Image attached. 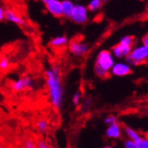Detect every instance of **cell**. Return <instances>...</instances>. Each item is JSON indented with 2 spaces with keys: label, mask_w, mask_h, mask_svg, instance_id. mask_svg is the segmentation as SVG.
<instances>
[{
  "label": "cell",
  "mask_w": 148,
  "mask_h": 148,
  "mask_svg": "<svg viewBox=\"0 0 148 148\" xmlns=\"http://www.w3.org/2000/svg\"><path fill=\"white\" fill-rule=\"evenodd\" d=\"M145 63L148 65V56H147V58H146V60H145Z\"/></svg>",
  "instance_id": "obj_31"
},
{
  "label": "cell",
  "mask_w": 148,
  "mask_h": 148,
  "mask_svg": "<svg viewBox=\"0 0 148 148\" xmlns=\"http://www.w3.org/2000/svg\"><path fill=\"white\" fill-rule=\"evenodd\" d=\"M148 56V47L145 45H140L132 48L130 54L125 58L126 62L130 66H138L145 62Z\"/></svg>",
  "instance_id": "obj_3"
},
{
  "label": "cell",
  "mask_w": 148,
  "mask_h": 148,
  "mask_svg": "<svg viewBox=\"0 0 148 148\" xmlns=\"http://www.w3.org/2000/svg\"><path fill=\"white\" fill-rule=\"evenodd\" d=\"M62 4V15L65 18L69 19V16L73 11L75 4L72 0H61Z\"/></svg>",
  "instance_id": "obj_13"
},
{
  "label": "cell",
  "mask_w": 148,
  "mask_h": 148,
  "mask_svg": "<svg viewBox=\"0 0 148 148\" xmlns=\"http://www.w3.org/2000/svg\"><path fill=\"white\" fill-rule=\"evenodd\" d=\"M69 49L71 54H73L75 57H83L86 55L89 50L90 46L88 44L79 41V40H73L70 43H69Z\"/></svg>",
  "instance_id": "obj_5"
},
{
  "label": "cell",
  "mask_w": 148,
  "mask_h": 148,
  "mask_svg": "<svg viewBox=\"0 0 148 148\" xmlns=\"http://www.w3.org/2000/svg\"><path fill=\"white\" fill-rule=\"evenodd\" d=\"M124 148H140L138 144L131 139H127L124 141Z\"/></svg>",
  "instance_id": "obj_22"
},
{
  "label": "cell",
  "mask_w": 148,
  "mask_h": 148,
  "mask_svg": "<svg viewBox=\"0 0 148 148\" xmlns=\"http://www.w3.org/2000/svg\"><path fill=\"white\" fill-rule=\"evenodd\" d=\"M69 19L75 24H85L89 20V10L87 6L82 4H75Z\"/></svg>",
  "instance_id": "obj_4"
},
{
  "label": "cell",
  "mask_w": 148,
  "mask_h": 148,
  "mask_svg": "<svg viewBox=\"0 0 148 148\" xmlns=\"http://www.w3.org/2000/svg\"><path fill=\"white\" fill-rule=\"evenodd\" d=\"M119 43L133 47L134 43H135V38H134V36H124L123 37L121 38Z\"/></svg>",
  "instance_id": "obj_17"
},
{
  "label": "cell",
  "mask_w": 148,
  "mask_h": 148,
  "mask_svg": "<svg viewBox=\"0 0 148 148\" xmlns=\"http://www.w3.org/2000/svg\"><path fill=\"white\" fill-rule=\"evenodd\" d=\"M92 106V100L90 99H86L82 104V107H81V110L83 113H87Z\"/></svg>",
  "instance_id": "obj_18"
},
{
  "label": "cell",
  "mask_w": 148,
  "mask_h": 148,
  "mask_svg": "<svg viewBox=\"0 0 148 148\" xmlns=\"http://www.w3.org/2000/svg\"><path fill=\"white\" fill-rule=\"evenodd\" d=\"M46 10L54 17H62V4L61 0H51L50 3L45 5Z\"/></svg>",
  "instance_id": "obj_9"
},
{
  "label": "cell",
  "mask_w": 148,
  "mask_h": 148,
  "mask_svg": "<svg viewBox=\"0 0 148 148\" xmlns=\"http://www.w3.org/2000/svg\"><path fill=\"white\" fill-rule=\"evenodd\" d=\"M34 85L35 82L33 78H31L30 76H24L14 81L12 84V89L16 92H21L25 90L26 89L32 88Z\"/></svg>",
  "instance_id": "obj_6"
},
{
  "label": "cell",
  "mask_w": 148,
  "mask_h": 148,
  "mask_svg": "<svg viewBox=\"0 0 148 148\" xmlns=\"http://www.w3.org/2000/svg\"><path fill=\"white\" fill-rule=\"evenodd\" d=\"M104 3L102 2V0H90V2L88 3L87 8L90 12H98L101 10L103 7Z\"/></svg>",
  "instance_id": "obj_15"
},
{
  "label": "cell",
  "mask_w": 148,
  "mask_h": 148,
  "mask_svg": "<svg viewBox=\"0 0 148 148\" xmlns=\"http://www.w3.org/2000/svg\"><path fill=\"white\" fill-rule=\"evenodd\" d=\"M132 46L118 43L112 48V54L117 59H125L132 50Z\"/></svg>",
  "instance_id": "obj_8"
},
{
  "label": "cell",
  "mask_w": 148,
  "mask_h": 148,
  "mask_svg": "<svg viewBox=\"0 0 148 148\" xmlns=\"http://www.w3.org/2000/svg\"><path fill=\"white\" fill-rule=\"evenodd\" d=\"M45 76L50 102L56 110H60L64 99V87L60 66L54 65L46 69Z\"/></svg>",
  "instance_id": "obj_1"
},
{
  "label": "cell",
  "mask_w": 148,
  "mask_h": 148,
  "mask_svg": "<svg viewBox=\"0 0 148 148\" xmlns=\"http://www.w3.org/2000/svg\"><path fill=\"white\" fill-rule=\"evenodd\" d=\"M10 66V60L6 57L0 58V69L1 70H6Z\"/></svg>",
  "instance_id": "obj_19"
},
{
  "label": "cell",
  "mask_w": 148,
  "mask_h": 148,
  "mask_svg": "<svg viewBox=\"0 0 148 148\" xmlns=\"http://www.w3.org/2000/svg\"><path fill=\"white\" fill-rule=\"evenodd\" d=\"M139 1H141V2H143V1H145V0H139Z\"/></svg>",
  "instance_id": "obj_32"
},
{
  "label": "cell",
  "mask_w": 148,
  "mask_h": 148,
  "mask_svg": "<svg viewBox=\"0 0 148 148\" xmlns=\"http://www.w3.org/2000/svg\"><path fill=\"white\" fill-rule=\"evenodd\" d=\"M124 132H125V135L127 136V138H129V139H131V140H133V141H135L136 143L140 139V138H141V135L138 133V132H137L136 130H134L133 129H131V128H130V127H125V129H124Z\"/></svg>",
  "instance_id": "obj_14"
},
{
  "label": "cell",
  "mask_w": 148,
  "mask_h": 148,
  "mask_svg": "<svg viewBox=\"0 0 148 148\" xmlns=\"http://www.w3.org/2000/svg\"><path fill=\"white\" fill-rule=\"evenodd\" d=\"M5 20L14 23L18 26H23L25 24V20L20 16L16 12L12 9H5Z\"/></svg>",
  "instance_id": "obj_10"
},
{
  "label": "cell",
  "mask_w": 148,
  "mask_h": 148,
  "mask_svg": "<svg viewBox=\"0 0 148 148\" xmlns=\"http://www.w3.org/2000/svg\"><path fill=\"white\" fill-rule=\"evenodd\" d=\"M115 122H117V118H116V116L114 115V114H109V115H107V116L105 118V120H104V123H105L106 124H107V125L112 124V123H115Z\"/></svg>",
  "instance_id": "obj_23"
},
{
  "label": "cell",
  "mask_w": 148,
  "mask_h": 148,
  "mask_svg": "<svg viewBox=\"0 0 148 148\" xmlns=\"http://www.w3.org/2000/svg\"><path fill=\"white\" fill-rule=\"evenodd\" d=\"M142 44H143V45H145V46L148 47V34H146V35H145L143 36V38H142Z\"/></svg>",
  "instance_id": "obj_27"
},
{
  "label": "cell",
  "mask_w": 148,
  "mask_h": 148,
  "mask_svg": "<svg viewBox=\"0 0 148 148\" xmlns=\"http://www.w3.org/2000/svg\"><path fill=\"white\" fill-rule=\"evenodd\" d=\"M5 11L3 6H0V21H3L5 20Z\"/></svg>",
  "instance_id": "obj_26"
},
{
  "label": "cell",
  "mask_w": 148,
  "mask_h": 148,
  "mask_svg": "<svg viewBox=\"0 0 148 148\" xmlns=\"http://www.w3.org/2000/svg\"><path fill=\"white\" fill-rule=\"evenodd\" d=\"M36 127H37V130L40 132L45 133L49 129V123H48V122L45 119H40L37 122Z\"/></svg>",
  "instance_id": "obj_16"
},
{
  "label": "cell",
  "mask_w": 148,
  "mask_h": 148,
  "mask_svg": "<svg viewBox=\"0 0 148 148\" xmlns=\"http://www.w3.org/2000/svg\"><path fill=\"white\" fill-rule=\"evenodd\" d=\"M38 148H50V147L48 146V145L45 140L41 139L38 141Z\"/></svg>",
  "instance_id": "obj_25"
},
{
  "label": "cell",
  "mask_w": 148,
  "mask_h": 148,
  "mask_svg": "<svg viewBox=\"0 0 148 148\" xmlns=\"http://www.w3.org/2000/svg\"><path fill=\"white\" fill-rule=\"evenodd\" d=\"M25 148H38V146L36 145V144L31 140V139H29L26 141V144H25Z\"/></svg>",
  "instance_id": "obj_24"
},
{
  "label": "cell",
  "mask_w": 148,
  "mask_h": 148,
  "mask_svg": "<svg viewBox=\"0 0 148 148\" xmlns=\"http://www.w3.org/2000/svg\"><path fill=\"white\" fill-rule=\"evenodd\" d=\"M104 148H114L112 145H106V146H105Z\"/></svg>",
  "instance_id": "obj_29"
},
{
  "label": "cell",
  "mask_w": 148,
  "mask_h": 148,
  "mask_svg": "<svg viewBox=\"0 0 148 148\" xmlns=\"http://www.w3.org/2000/svg\"><path fill=\"white\" fill-rule=\"evenodd\" d=\"M69 43V38L66 37V36H58L53 37L50 40V46L52 48H61L66 46Z\"/></svg>",
  "instance_id": "obj_12"
},
{
  "label": "cell",
  "mask_w": 148,
  "mask_h": 148,
  "mask_svg": "<svg viewBox=\"0 0 148 148\" xmlns=\"http://www.w3.org/2000/svg\"><path fill=\"white\" fill-rule=\"evenodd\" d=\"M114 57L108 50H102L96 58L93 71L99 78L105 79L110 75V70L114 64Z\"/></svg>",
  "instance_id": "obj_2"
},
{
  "label": "cell",
  "mask_w": 148,
  "mask_h": 148,
  "mask_svg": "<svg viewBox=\"0 0 148 148\" xmlns=\"http://www.w3.org/2000/svg\"><path fill=\"white\" fill-rule=\"evenodd\" d=\"M132 72L131 66H130L127 62H117L114 63L112 69L110 70V73L113 75L115 76H125L130 75Z\"/></svg>",
  "instance_id": "obj_7"
},
{
  "label": "cell",
  "mask_w": 148,
  "mask_h": 148,
  "mask_svg": "<svg viewBox=\"0 0 148 148\" xmlns=\"http://www.w3.org/2000/svg\"><path fill=\"white\" fill-rule=\"evenodd\" d=\"M106 135L107 138L113 139L120 138L121 136H122V127L117 122L109 124L106 130Z\"/></svg>",
  "instance_id": "obj_11"
},
{
  "label": "cell",
  "mask_w": 148,
  "mask_h": 148,
  "mask_svg": "<svg viewBox=\"0 0 148 148\" xmlns=\"http://www.w3.org/2000/svg\"><path fill=\"white\" fill-rule=\"evenodd\" d=\"M51 0H41V2L44 4V5H47L48 3H50Z\"/></svg>",
  "instance_id": "obj_28"
},
{
  "label": "cell",
  "mask_w": 148,
  "mask_h": 148,
  "mask_svg": "<svg viewBox=\"0 0 148 148\" xmlns=\"http://www.w3.org/2000/svg\"><path fill=\"white\" fill-rule=\"evenodd\" d=\"M75 1H80V0H75Z\"/></svg>",
  "instance_id": "obj_33"
},
{
  "label": "cell",
  "mask_w": 148,
  "mask_h": 148,
  "mask_svg": "<svg viewBox=\"0 0 148 148\" xmlns=\"http://www.w3.org/2000/svg\"><path fill=\"white\" fill-rule=\"evenodd\" d=\"M137 144L140 148H148V136L141 135V138L137 142Z\"/></svg>",
  "instance_id": "obj_20"
},
{
  "label": "cell",
  "mask_w": 148,
  "mask_h": 148,
  "mask_svg": "<svg viewBox=\"0 0 148 148\" xmlns=\"http://www.w3.org/2000/svg\"><path fill=\"white\" fill-rule=\"evenodd\" d=\"M102 2H103V3H104V5H105V4L107 2V0H102Z\"/></svg>",
  "instance_id": "obj_30"
},
{
  "label": "cell",
  "mask_w": 148,
  "mask_h": 148,
  "mask_svg": "<svg viewBox=\"0 0 148 148\" xmlns=\"http://www.w3.org/2000/svg\"><path fill=\"white\" fill-rule=\"evenodd\" d=\"M81 102V93L79 91H75L72 96V103L75 106H78Z\"/></svg>",
  "instance_id": "obj_21"
}]
</instances>
